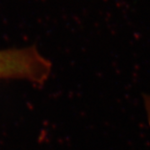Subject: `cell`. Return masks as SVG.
<instances>
[{"instance_id":"cell-2","label":"cell","mask_w":150,"mask_h":150,"mask_svg":"<svg viewBox=\"0 0 150 150\" xmlns=\"http://www.w3.org/2000/svg\"><path fill=\"white\" fill-rule=\"evenodd\" d=\"M144 108L146 111L147 120L150 127V95L144 97Z\"/></svg>"},{"instance_id":"cell-1","label":"cell","mask_w":150,"mask_h":150,"mask_svg":"<svg viewBox=\"0 0 150 150\" xmlns=\"http://www.w3.org/2000/svg\"><path fill=\"white\" fill-rule=\"evenodd\" d=\"M52 64L34 47L0 50V79H22L43 84Z\"/></svg>"}]
</instances>
